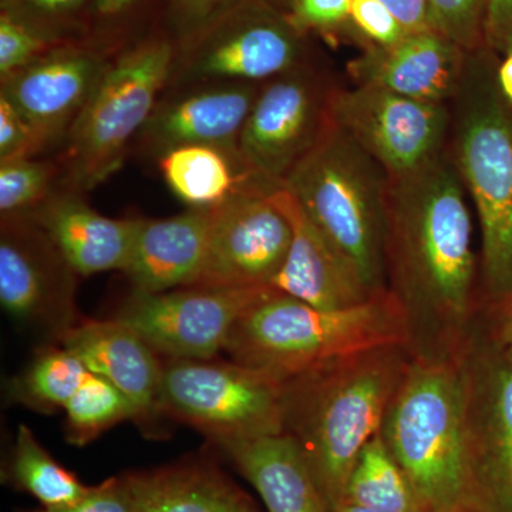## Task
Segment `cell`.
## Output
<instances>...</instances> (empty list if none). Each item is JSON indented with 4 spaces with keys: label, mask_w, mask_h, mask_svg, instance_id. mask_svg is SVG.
Segmentation results:
<instances>
[{
    "label": "cell",
    "mask_w": 512,
    "mask_h": 512,
    "mask_svg": "<svg viewBox=\"0 0 512 512\" xmlns=\"http://www.w3.org/2000/svg\"><path fill=\"white\" fill-rule=\"evenodd\" d=\"M8 480L43 505V510L76 503L89 487L50 456L26 426H20L8 467Z\"/></svg>",
    "instance_id": "cell-27"
},
{
    "label": "cell",
    "mask_w": 512,
    "mask_h": 512,
    "mask_svg": "<svg viewBox=\"0 0 512 512\" xmlns=\"http://www.w3.org/2000/svg\"><path fill=\"white\" fill-rule=\"evenodd\" d=\"M28 214L77 275L126 268L138 218L104 217L74 194H50Z\"/></svg>",
    "instance_id": "cell-22"
},
{
    "label": "cell",
    "mask_w": 512,
    "mask_h": 512,
    "mask_svg": "<svg viewBox=\"0 0 512 512\" xmlns=\"http://www.w3.org/2000/svg\"><path fill=\"white\" fill-rule=\"evenodd\" d=\"M468 512H512V362L478 322L461 350Z\"/></svg>",
    "instance_id": "cell-9"
},
{
    "label": "cell",
    "mask_w": 512,
    "mask_h": 512,
    "mask_svg": "<svg viewBox=\"0 0 512 512\" xmlns=\"http://www.w3.org/2000/svg\"><path fill=\"white\" fill-rule=\"evenodd\" d=\"M301 30L289 16L259 13L192 57L183 82H268L302 66Z\"/></svg>",
    "instance_id": "cell-18"
},
{
    "label": "cell",
    "mask_w": 512,
    "mask_h": 512,
    "mask_svg": "<svg viewBox=\"0 0 512 512\" xmlns=\"http://www.w3.org/2000/svg\"><path fill=\"white\" fill-rule=\"evenodd\" d=\"M485 43L498 56L512 53V0H488Z\"/></svg>",
    "instance_id": "cell-38"
},
{
    "label": "cell",
    "mask_w": 512,
    "mask_h": 512,
    "mask_svg": "<svg viewBox=\"0 0 512 512\" xmlns=\"http://www.w3.org/2000/svg\"><path fill=\"white\" fill-rule=\"evenodd\" d=\"M468 53L434 30L407 33L394 45L362 47L348 63V74L355 84L450 104L463 82Z\"/></svg>",
    "instance_id": "cell-15"
},
{
    "label": "cell",
    "mask_w": 512,
    "mask_h": 512,
    "mask_svg": "<svg viewBox=\"0 0 512 512\" xmlns=\"http://www.w3.org/2000/svg\"><path fill=\"white\" fill-rule=\"evenodd\" d=\"M37 512H42V511H37Z\"/></svg>",
    "instance_id": "cell-46"
},
{
    "label": "cell",
    "mask_w": 512,
    "mask_h": 512,
    "mask_svg": "<svg viewBox=\"0 0 512 512\" xmlns=\"http://www.w3.org/2000/svg\"><path fill=\"white\" fill-rule=\"evenodd\" d=\"M45 42L23 23L2 15L0 19V77L12 76L36 62Z\"/></svg>",
    "instance_id": "cell-33"
},
{
    "label": "cell",
    "mask_w": 512,
    "mask_h": 512,
    "mask_svg": "<svg viewBox=\"0 0 512 512\" xmlns=\"http://www.w3.org/2000/svg\"><path fill=\"white\" fill-rule=\"evenodd\" d=\"M184 2L187 3L188 8L194 10V12L201 13L210 9L217 0H184Z\"/></svg>",
    "instance_id": "cell-43"
},
{
    "label": "cell",
    "mask_w": 512,
    "mask_h": 512,
    "mask_svg": "<svg viewBox=\"0 0 512 512\" xmlns=\"http://www.w3.org/2000/svg\"><path fill=\"white\" fill-rule=\"evenodd\" d=\"M56 165L33 157L0 161V211L3 215L35 210L50 195Z\"/></svg>",
    "instance_id": "cell-30"
},
{
    "label": "cell",
    "mask_w": 512,
    "mask_h": 512,
    "mask_svg": "<svg viewBox=\"0 0 512 512\" xmlns=\"http://www.w3.org/2000/svg\"><path fill=\"white\" fill-rule=\"evenodd\" d=\"M45 146L36 128L0 94V161L33 157Z\"/></svg>",
    "instance_id": "cell-34"
},
{
    "label": "cell",
    "mask_w": 512,
    "mask_h": 512,
    "mask_svg": "<svg viewBox=\"0 0 512 512\" xmlns=\"http://www.w3.org/2000/svg\"><path fill=\"white\" fill-rule=\"evenodd\" d=\"M42 512H134L126 478L113 477L97 487H89L76 503Z\"/></svg>",
    "instance_id": "cell-36"
},
{
    "label": "cell",
    "mask_w": 512,
    "mask_h": 512,
    "mask_svg": "<svg viewBox=\"0 0 512 512\" xmlns=\"http://www.w3.org/2000/svg\"><path fill=\"white\" fill-rule=\"evenodd\" d=\"M212 211L190 208L164 220L138 218L123 271L134 291L157 293L194 286L207 254Z\"/></svg>",
    "instance_id": "cell-21"
},
{
    "label": "cell",
    "mask_w": 512,
    "mask_h": 512,
    "mask_svg": "<svg viewBox=\"0 0 512 512\" xmlns=\"http://www.w3.org/2000/svg\"><path fill=\"white\" fill-rule=\"evenodd\" d=\"M67 440L84 446L121 421L137 420L130 400L103 377L90 372L64 406Z\"/></svg>",
    "instance_id": "cell-29"
},
{
    "label": "cell",
    "mask_w": 512,
    "mask_h": 512,
    "mask_svg": "<svg viewBox=\"0 0 512 512\" xmlns=\"http://www.w3.org/2000/svg\"><path fill=\"white\" fill-rule=\"evenodd\" d=\"M393 345L409 348V332L389 292L353 308L322 309L274 289L239 318L224 350L232 362L285 383L345 357Z\"/></svg>",
    "instance_id": "cell-4"
},
{
    "label": "cell",
    "mask_w": 512,
    "mask_h": 512,
    "mask_svg": "<svg viewBox=\"0 0 512 512\" xmlns=\"http://www.w3.org/2000/svg\"><path fill=\"white\" fill-rule=\"evenodd\" d=\"M332 90L303 66L262 86L238 140L239 154L258 177L284 184L329 126Z\"/></svg>",
    "instance_id": "cell-12"
},
{
    "label": "cell",
    "mask_w": 512,
    "mask_h": 512,
    "mask_svg": "<svg viewBox=\"0 0 512 512\" xmlns=\"http://www.w3.org/2000/svg\"><path fill=\"white\" fill-rule=\"evenodd\" d=\"M282 187L298 200L367 291L387 292L389 175L382 165L330 120Z\"/></svg>",
    "instance_id": "cell-6"
},
{
    "label": "cell",
    "mask_w": 512,
    "mask_h": 512,
    "mask_svg": "<svg viewBox=\"0 0 512 512\" xmlns=\"http://www.w3.org/2000/svg\"><path fill=\"white\" fill-rule=\"evenodd\" d=\"M104 69L96 57L79 52L43 57L3 79L0 94L49 144L73 126Z\"/></svg>",
    "instance_id": "cell-20"
},
{
    "label": "cell",
    "mask_w": 512,
    "mask_h": 512,
    "mask_svg": "<svg viewBox=\"0 0 512 512\" xmlns=\"http://www.w3.org/2000/svg\"><path fill=\"white\" fill-rule=\"evenodd\" d=\"M500 62L487 46L468 53L450 101L448 156L480 220L481 306L512 296V109L498 84Z\"/></svg>",
    "instance_id": "cell-3"
},
{
    "label": "cell",
    "mask_w": 512,
    "mask_h": 512,
    "mask_svg": "<svg viewBox=\"0 0 512 512\" xmlns=\"http://www.w3.org/2000/svg\"><path fill=\"white\" fill-rule=\"evenodd\" d=\"M345 501L372 512H426L412 481L379 434L357 458L346 485Z\"/></svg>",
    "instance_id": "cell-26"
},
{
    "label": "cell",
    "mask_w": 512,
    "mask_h": 512,
    "mask_svg": "<svg viewBox=\"0 0 512 512\" xmlns=\"http://www.w3.org/2000/svg\"><path fill=\"white\" fill-rule=\"evenodd\" d=\"M173 69L167 42L138 46L106 66L67 134L66 183L72 190H92L119 170L131 138L150 120Z\"/></svg>",
    "instance_id": "cell-7"
},
{
    "label": "cell",
    "mask_w": 512,
    "mask_h": 512,
    "mask_svg": "<svg viewBox=\"0 0 512 512\" xmlns=\"http://www.w3.org/2000/svg\"><path fill=\"white\" fill-rule=\"evenodd\" d=\"M133 0H97V9L104 15H114L130 5Z\"/></svg>",
    "instance_id": "cell-42"
},
{
    "label": "cell",
    "mask_w": 512,
    "mask_h": 512,
    "mask_svg": "<svg viewBox=\"0 0 512 512\" xmlns=\"http://www.w3.org/2000/svg\"><path fill=\"white\" fill-rule=\"evenodd\" d=\"M84 366L113 384L130 400L141 427L153 426L160 416L163 362L133 329L119 319L84 320L56 339Z\"/></svg>",
    "instance_id": "cell-19"
},
{
    "label": "cell",
    "mask_w": 512,
    "mask_h": 512,
    "mask_svg": "<svg viewBox=\"0 0 512 512\" xmlns=\"http://www.w3.org/2000/svg\"><path fill=\"white\" fill-rule=\"evenodd\" d=\"M379 436L412 481L426 512H468L461 353L448 359L413 356Z\"/></svg>",
    "instance_id": "cell-5"
},
{
    "label": "cell",
    "mask_w": 512,
    "mask_h": 512,
    "mask_svg": "<svg viewBox=\"0 0 512 512\" xmlns=\"http://www.w3.org/2000/svg\"><path fill=\"white\" fill-rule=\"evenodd\" d=\"M274 291L265 288H180L134 291L116 319L138 333L158 356L167 359H214L225 349L239 318Z\"/></svg>",
    "instance_id": "cell-11"
},
{
    "label": "cell",
    "mask_w": 512,
    "mask_h": 512,
    "mask_svg": "<svg viewBox=\"0 0 512 512\" xmlns=\"http://www.w3.org/2000/svg\"><path fill=\"white\" fill-rule=\"evenodd\" d=\"M271 195L292 227L291 247L271 284L275 291L322 309L353 308L377 296L367 291L291 192L281 185Z\"/></svg>",
    "instance_id": "cell-17"
},
{
    "label": "cell",
    "mask_w": 512,
    "mask_h": 512,
    "mask_svg": "<svg viewBox=\"0 0 512 512\" xmlns=\"http://www.w3.org/2000/svg\"><path fill=\"white\" fill-rule=\"evenodd\" d=\"M272 190L247 192L214 208L207 254L194 288L271 286L292 241L291 222Z\"/></svg>",
    "instance_id": "cell-14"
},
{
    "label": "cell",
    "mask_w": 512,
    "mask_h": 512,
    "mask_svg": "<svg viewBox=\"0 0 512 512\" xmlns=\"http://www.w3.org/2000/svg\"><path fill=\"white\" fill-rule=\"evenodd\" d=\"M268 512H332L301 446L289 433L220 446Z\"/></svg>",
    "instance_id": "cell-23"
},
{
    "label": "cell",
    "mask_w": 512,
    "mask_h": 512,
    "mask_svg": "<svg viewBox=\"0 0 512 512\" xmlns=\"http://www.w3.org/2000/svg\"><path fill=\"white\" fill-rule=\"evenodd\" d=\"M158 409L217 446L285 433L284 384L235 362L167 359Z\"/></svg>",
    "instance_id": "cell-8"
},
{
    "label": "cell",
    "mask_w": 512,
    "mask_h": 512,
    "mask_svg": "<svg viewBox=\"0 0 512 512\" xmlns=\"http://www.w3.org/2000/svg\"><path fill=\"white\" fill-rule=\"evenodd\" d=\"M89 373L82 360L63 346L43 349L9 384V397L40 413L63 410Z\"/></svg>",
    "instance_id": "cell-28"
},
{
    "label": "cell",
    "mask_w": 512,
    "mask_h": 512,
    "mask_svg": "<svg viewBox=\"0 0 512 512\" xmlns=\"http://www.w3.org/2000/svg\"><path fill=\"white\" fill-rule=\"evenodd\" d=\"M348 32L362 47L394 45L409 33L380 0H353Z\"/></svg>",
    "instance_id": "cell-32"
},
{
    "label": "cell",
    "mask_w": 512,
    "mask_h": 512,
    "mask_svg": "<svg viewBox=\"0 0 512 512\" xmlns=\"http://www.w3.org/2000/svg\"><path fill=\"white\" fill-rule=\"evenodd\" d=\"M276 2L282 3V5H284L285 8L288 9V13H289V9H291V5H292V0H276Z\"/></svg>",
    "instance_id": "cell-45"
},
{
    "label": "cell",
    "mask_w": 512,
    "mask_h": 512,
    "mask_svg": "<svg viewBox=\"0 0 512 512\" xmlns=\"http://www.w3.org/2000/svg\"><path fill=\"white\" fill-rule=\"evenodd\" d=\"M165 184L194 210H214L251 191L272 190L245 163L239 150L207 144L173 148L158 157Z\"/></svg>",
    "instance_id": "cell-25"
},
{
    "label": "cell",
    "mask_w": 512,
    "mask_h": 512,
    "mask_svg": "<svg viewBox=\"0 0 512 512\" xmlns=\"http://www.w3.org/2000/svg\"><path fill=\"white\" fill-rule=\"evenodd\" d=\"M264 84L207 82L157 104L141 144L163 156L173 148L207 144L238 150V140Z\"/></svg>",
    "instance_id": "cell-16"
},
{
    "label": "cell",
    "mask_w": 512,
    "mask_h": 512,
    "mask_svg": "<svg viewBox=\"0 0 512 512\" xmlns=\"http://www.w3.org/2000/svg\"><path fill=\"white\" fill-rule=\"evenodd\" d=\"M76 275L28 212L3 215L0 303L10 318L59 338L79 323Z\"/></svg>",
    "instance_id": "cell-13"
},
{
    "label": "cell",
    "mask_w": 512,
    "mask_h": 512,
    "mask_svg": "<svg viewBox=\"0 0 512 512\" xmlns=\"http://www.w3.org/2000/svg\"><path fill=\"white\" fill-rule=\"evenodd\" d=\"M29 2L47 12H57V10L74 8L83 0H29Z\"/></svg>",
    "instance_id": "cell-41"
},
{
    "label": "cell",
    "mask_w": 512,
    "mask_h": 512,
    "mask_svg": "<svg viewBox=\"0 0 512 512\" xmlns=\"http://www.w3.org/2000/svg\"><path fill=\"white\" fill-rule=\"evenodd\" d=\"M336 512H372L366 510V508L360 507V505H356L353 503H349V501H345L342 503Z\"/></svg>",
    "instance_id": "cell-44"
},
{
    "label": "cell",
    "mask_w": 512,
    "mask_h": 512,
    "mask_svg": "<svg viewBox=\"0 0 512 512\" xmlns=\"http://www.w3.org/2000/svg\"><path fill=\"white\" fill-rule=\"evenodd\" d=\"M430 26L466 52L487 46L488 0H427Z\"/></svg>",
    "instance_id": "cell-31"
},
{
    "label": "cell",
    "mask_w": 512,
    "mask_h": 512,
    "mask_svg": "<svg viewBox=\"0 0 512 512\" xmlns=\"http://www.w3.org/2000/svg\"><path fill=\"white\" fill-rule=\"evenodd\" d=\"M353 0H292L289 19L301 32H348Z\"/></svg>",
    "instance_id": "cell-35"
},
{
    "label": "cell",
    "mask_w": 512,
    "mask_h": 512,
    "mask_svg": "<svg viewBox=\"0 0 512 512\" xmlns=\"http://www.w3.org/2000/svg\"><path fill=\"white\" fill-rule=\"evenodd\" d=\"M329 117L375 158L389 177L412 173L447 150L450 104L355 84L352 89L333 87Z\"/></svg>",
    "instance_id": "cell-10"
},
{
    "label": "cell",
    "mask_w": 512,
    "mask_h": 512,
    "mask_svg": "<svg viewBox=\"0 0 512 512\" xmlns=\"http://www.w3.org/2000/svg\"><path fill=\"white\" fill-rule=\"evenodd\" d=\"M498 84L503 92L505 100L508 101L512 109V53L501 59L497 70Z\"/></svg>",
    "instance_id": "cell-40"
},
{
    "label": "cell",
    "mask_w": 512,
    "mask_h": 512,
    "mask_svg": "<svg viewBox=\"0 0 512 512\" xmlns=\"http://www.w3.org/2000/svg\"><path fill=\"white\" fill-rule=\"evenodd\" d=\"M412 359L407 346H383L282 383L285 433L301 446L330 511L345 500L357 458L379 434Z\"/></svg>",
    "instance_id": "cell-2"
},
{
    "label": "cell",
    "mask_w": 512,
    "mask_h": 512,
    "mask_svg": "<svg viewBox=\"0 0 512 512\" xmlns=\"http://www.w3.org/2000/svg\"><path fill=\"white\" fill-rule=\"evenodd\" d=\"M134 512H261L221 471L177 464L124 476Z\"/></svg>",
    "instance_id": "cell-24"
},
{
    "label": "cell",
    "mask_w": 512,
    "mask_h": 512,
    "mask_svg": "<svg viewBox=\"0 0 512 512\" xmlns=\"http://www.w3.org/2000/svg\"><path fill=\"white\" fill-rule=\"evenodd\" d=\"M386 285L406 318L414 357L460 355L481 309L467 191L444 151L412 173L389 177Z\"/></svg>",
    "instance_id": "cell-1"
},
{
    "label": "cell",
    "mask_w": 512,
    "mask_h": 512,
    "mask_svg": "<svg viewBox=\"0 0 512 512\" xmlns=\"http://www.w3.org/2000/svg\"><path fill=\"white\" fill-rule=\"evenodd\" d=\"M478 322L491 342L512 362V296L493 305L481 306Z\"/></svg>",
    "instance_id": "cell-37"
},
{
    "label": "cell",
    "mask_w": 512,
    "mask_h": 512,
    "mask_svg": "<svg viewBox=\"0 0 512 512\" xmlns=\"http://www.w3.org/2000/svg\"><path fill=\"white\" fill-rule=\"evenodd\" d=\"M400 20L409 33L433 30L430 26L427 0H380Z\"/></svg>",
    "instance_id": "cell-39"
}]
</instances>
